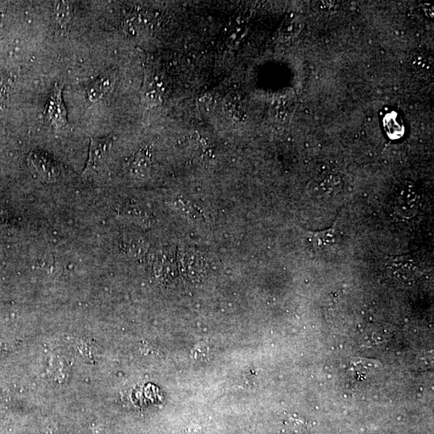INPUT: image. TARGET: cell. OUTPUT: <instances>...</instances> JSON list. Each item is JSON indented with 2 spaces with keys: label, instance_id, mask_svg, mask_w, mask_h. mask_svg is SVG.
<instances>
[{
  "label": "cell",
  "instance_id": "1",
  "mask_svg": "<svg viewBox=\"0 0 434 434\" xmlns=\"http://www.w3.org/2000/svg\"><path fill=\"white\" fill-rule=\"evenodd\" d=\"M388 280L400 287L413 285L419 278V270L413 260L407 256L392 258L386 264Z\"/></svg>",
  "mask_w": 434,
  "mask_h": 434
},
{
  "label": "cell",
  "instance_id": "2",
  "mask_svg": "<svg viewBox=\"0 0 434 434\" xmlns=\"http://www.w3.org/2000/svg\"><path fill=\"white\" fill-rule=\"evenodd\" d=\"M63 91V85L55 83L44 110V119L55 130L63 129L68 124Z\"/></svg>",
  "mask_w": 434,
  "mask_h": 434
},
{
  "label": "cell",
  "instance_id": "3",
  "mask_svg": "<svg viewBox=\"0 0 434 434\" xmlns=\"http://www.w3.org/2000/svg\"><path fill=\"white\" fill-rule=\"evenodd\" d=\"M112 145L110 138L91 137L90 150H88V160L83 170L81 176L88 178L93 175L100 163L105 157Z\"/></svg>",
  "mask_w": 434,
  "mask_h": 434
},
{
  "label": "cell",
  "instance_id": "4",
  "mask_svg": "<svg viewBox=\"0 0 434 434\" xmlns=\"http://www.w3.org/2000/svg\"><path fill=\"white\" fill-rule=\"evenodd\" d=\"M419 197L412 188H405L394 200L395 213L402 219H411L419 211Z\"/></svg>",
  "mask_w": 434,
  "mask_h": 434
},
{
  "label": "cell",
  "instance_id": "5",
  "mask_svg": "<svg viewBox=\"0 0 434 434\" xmlns=\"http://www.w3.org/2000/svg\"><path fill=\"white\" fill-rule=\"evenodd\" d=\"M29 160L32 169L43 179L54 180L60 174L59 165L57 161L50 158L47 154L43 152H32Z\"/></svg>",
  "mask_w": 434,
  "mask_h": 434
},
{
  "label": "cell",
  "instance_id": "6",
  "mask_svg": "<svg viewBox=\"0 0 434 434\" xmlns=\"http://www.w3.org/2000/svg\"><path fill=\"white\" fill-rule=\"evenodd\" d=\"M115 82V72L108 70L93 81L86 90V98L92 103L101 101L112 90Z\"/></svg>",
  "mask_w": 434,
  "mask_h": 434
},
{
  "label": "cell",
  "instance_id": "7",
  "mask_svg": "<svg viewBox=\"0 0 434 434\" xmlns=\"http://www.w3.org/2000/svg\"><path fill=\"white\" fill-rule=\"evenodd\" d=\"M53 18L60 29H66L72 18V8L70 3L55 2L53 8Z\"/></svg>",
  "mask_w": 434,
  "mask_h": 434
},
{
  "label": "cell",
  "instance_id": "8",
  "mask_svg": "<svg viewBox=\"0 0 434 434\" xmlns=\"http://www.w3.org/2000/svg\"><path fill=\"white\" fill-rule=\"evenodd\" d=\"M337 237V230L334 225L329 230L313 233L311 236V242L316 248L324 249L333 246L336 242Z\"/></svg>",
  "mask_w": 434,
  "mask_h": 434
}]
</instances>
